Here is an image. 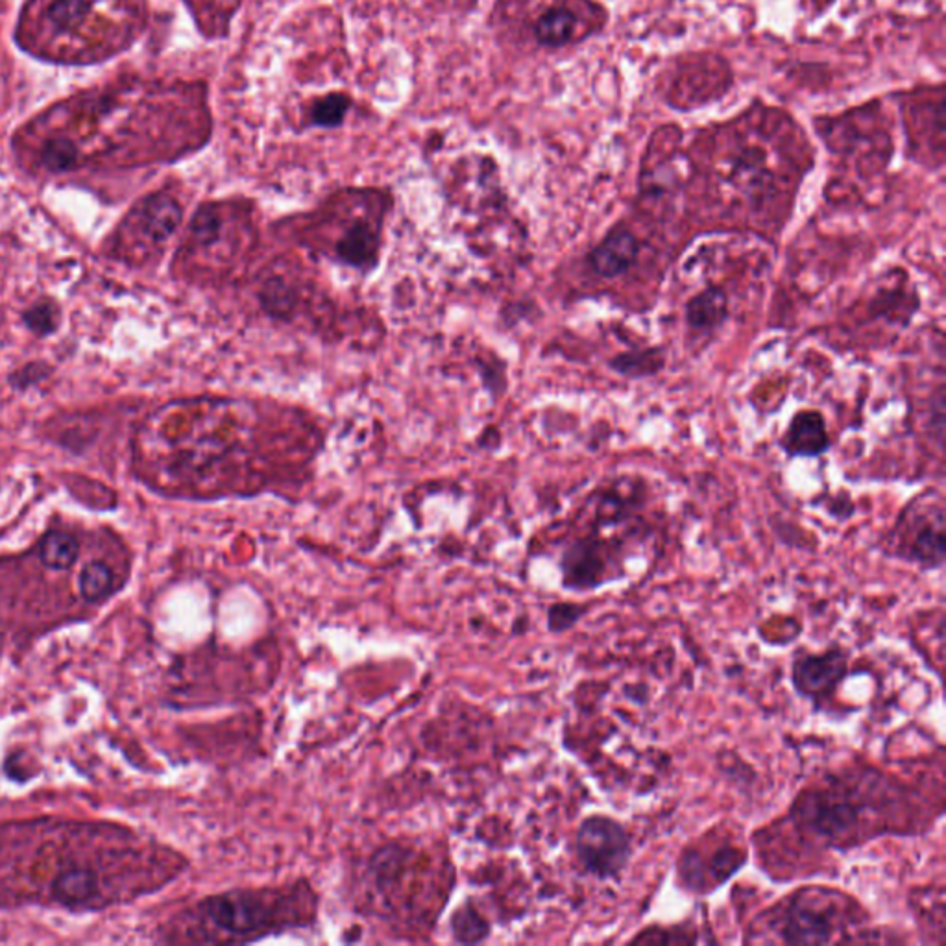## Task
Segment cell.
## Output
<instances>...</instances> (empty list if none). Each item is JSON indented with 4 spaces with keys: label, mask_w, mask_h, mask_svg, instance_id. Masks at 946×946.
Instances as JSON below:
<instances>
[{
    "label": "cell",
    "mask_w": 946,
    "mask_h": 946,
    "mask_svg": "<svg viewBox=\"0 0 946 946\" xmlns=\"http://www.w3.org/2000/svg\"><path fill=\"white\" fill-rule=\"evenodd\" d=\"M664 366H666V353L662 348L631 350V352L618 353L616 357L608 361V368L614 374L629 379L656 376Z\"/></svg>",
    "instance_id": "obj_15"
},
{
    "label": "cell",
    "mask_w": 946,
    "mask_h": 946,
    "mask_svg": "<svg viewBox=\"0 0 946 946\" xmlns=\"http://www.w3.org/2000/svg\"><path fill=\"white\" fill-rule=\"evenodd\" d=\"M730 315V302L721 287H708L686 304V322L698 333H712L721 328Z\"/></svg>",
    "instance_id": "obj_12"
},
{
    "label": "cell",
    "mask_w": 946,
    "mask_h": 946,
    "mask_svg": "<svg viewBox=\"0 0 946 946\" xmlns=\"http://www.w3.org/2000/svg\"><path fill=\"white\" fill-rule=\"evenodd\" d=\"M78 586L80 594L84 595V599L97 603L113 590L116 575H113L110 566H106L104 562H89L80 573Z\"/></svg>",
    "instance_id": "obj_19"
},
{
    "label": "cell",
    "mask_w": 946,
    "mask_h": 946,
    "mask_svg": "<svg viewBox=\"0 0 946 946\" xmlns=\"http://www.w3.org/2000/svg\"><path fill=\"white\" fill-rule=\"evenodd\" d=\"M640 255L636 235L623 226L613 228L607 235L590 250L586 263L595 276L605 279L619 278L629 272Z\"/></svg>",
    "instance_id": "obj_10"
},
{
    "label": "cell",
    "mask_w": 946,
    "mask_h": 946,
    "mask_svg": "<svg viewBox=\"0 0 946 946\" xmlns=\"http://www.w3.org/2000/svg\"><path fill=\"white\" fill-rule=\"evenodd\" d=\"M586 614H589V605L555 603L547 610V629L553 634H562L573 629Z\"/></svg>",
    "instance_id": "obj_21"
},
{
    "label": "cell",
    "mask_w": 946,
    "mask_h": 946,
    "mask_svg": "<svg viewBox=\"0 0 946 946\" xmlns=\"http://www.w3.org/2000/svg\"><path fill=\"white\" fill-rule=\"evenodd\" d=\"M905 531L900 533L897 557L921 570H939L945 565V514L935 509L932 514L919 516L917 522H900Z\"/></svg>",
    "instance_id": "obj_7"
},
{
    "label": "cell",
    "mask_w": 946,
    "mask_h": 946,
    "mask_svg": "<svg viewBox=\"0 0 946 946\" xmlns=\"http://www.w3.org/2000/svg\"><path fill=\"white\" fill-rule=\"evenodd\" d=\"M783 448L791 457H821L830 448L825 416L804 409L795 414L784 433Z\"/></svg>",
    "instance_id": "obj_11"
},
{
    "label": "cell",
    "mask_w": 946,
    "mask_h": 946,
    "mask_svg": "<svg viewBox=\"0 0 946 946\" xmlns=\"http://www.w3.org/2000/svg\"><path fill=\"white\" fill-rule=\"evenodd\" d=\"M383 220L385 211L379 206H364L363 211L350 213L347 220L337 219L339 231L335 235L322 237L320 254L331 257V262L368 274L377 267L383 248Z\"/></svg>",
    "instance_id": "obj_5"
},
{
    "label": "cell",
    "mask_w": 946,
    "mask_h": 946,
    "mask_svg": "<svg viewBox=\"0 0 946 946\" xmlns=\"http://www.w3.org/2000/svg\"><path fill=\"white\" fill-rule=\"evenodd\" d=\"M732 180L745 195L756 196L764 193L773 182L769 169L765 165V154L760 150H745L740 154L732 170Z\"/></svg>",
    "instance_id": "obj_16"
},
{
    "label": "cell",
    "mask_w": 946,
    "mask_h": 946,
    "mask_svg": "<svg viewBox=\"0 0 946 946\" xmlns=\"http://www.w3.org/2000/svg\"><path fill=\"white\" fill-rule=\"evenodd\" d=\"M608 568L607 546L592 536L571 542L560 558L562 584L575 592L603 586L607 583Z\"/></svg>",
    "instance_id": "obj_9"
},
{
    "label": "cell",
    "mask_w": 946,
    "mask_h": 946,
    "mask_svg": "<svg viewBox=\"0 0 946 946\" xmlns=\"http://www.w3.org/2000/svg\"><path fill=\"white\" fill-rule=\"evenodd\" d=\"M26 326L37 335H49L56 328V307L52 304H37L25 313Z\"/></svg>",
    "instance_id": "obj_24"
},
{
    "label": "cell",
    "mask_w": 946,
    "mask_h": 946,
    "mask_svg": "<svg viewBox=\"0 0 946 946\" xmlns=\"http://www.w3.org/2000/svg\"><path fill=\"white\" fill-rule=\"evenodd\" d=\"M747 863V850L735 841L688 845L679 856L677 876L686 892L708 895L727 884Z\"/></svg>",
    "instance_id": "obj_6"
},
{
    "label": "cell",
    "mask_w": 946,
    "mask_h": 946,
    "mask_svg": "<svg viewBox=\"0 0 946 946\" xmlns=\"http://www.w3.org/2000/svg\"><path fill=\"white\" fill-rule=\"evenodd\" d=\"M636 498H629L626 492L610 490L603 494L597 504V520L603 525H613L619 520H626L627 516L631 514L634 509Z\"/></svg>",
    "instance_id": "obj_20"
},
{
    "label": "cell",
    "mask_w": 946,
    "mask_h": 946,
    "mask_svg": "<svg viewBox=\"0 0 946 946\" xmlns=\"http://www.w3.org/2000/svg\"><path fill=\"white\" fill-rule=\"evenodd\" d=\"M889 783L878 773L868 771L863 780L826 778L820 786H810L797 795L789 808V821L795 830L821 844L826 849L847 850L858 841L874 836L868 828L871 817H882L876 795L886 791Z\"/></svg>",
    "instance_id": "obj_2"
},
{
    "label": "cell",
    "mask_w": 946,
    "mask_h": 946,
    "mask_svg": "<svg viewBox=\"0 0 946 946\" xmlns=\"http://www.w3.org/2000/svg\"><path fill=\"white\" fill-rule=\"evenodd\" d=\"M451 934L456 943L477 945L490 937L492 926L472 902H466L451 917Z\"/></svg>",
    "instance_id": "obj_17"
},
{
    "label": "cell",
    "mask_w": 946,
    "mask_h": 946,
    "mask_svg": "<svg viewBox=\"0 0 946 946\" xmlns=\"http://www.w3.org/2000/svg\"><path fill=\"white\" fill-rule=\"evenodd\" d=\"M849 674V655L839 647L820 655H802L793 662L791 682L801 698L820 703L828 698Z\"/></svg>",
    "instance_id": "obj_8"
},
{
    "label": "cell",
    "mask_w": 946,
    "mask_h": 946,
    "mask_svg": "<svg viewBox=\"0 0 946 946\" xmlns=\"http://www.w3.org/2000/svg\"><path fill=\"white\" fill-rule=\"evenodd\" d=\"M182 206L172 196L159 195L146 198L141 207V226L154 243L163 244L177 233L182 225Z\"/></svg>",
    "instance_id": "obj_13"
},
{
    "label": "cell",
    "mask_w": 946,
    "mask_h": 946,
    "mask_svg": "<svg viewBox=\"0 0 946 946\" xmlns=\"http://www.w3.org/2000/svg\"><path fill=\"white\" fill-rule=\"evenodd\" d=\"M862 921L856 900L825 886L797 889L767 911V930L786 945L849 943L847 934Z\"/></svg>",
    "instance_id": "obj_3"
},
{
    "label": "cell",
    "mask_w": 946,
    "mask_h": 946,
    "mask_svg": "<svg viewBox=\"0 0 946 946\" xmlns=\"http://www.w3.org/2000/svg\"><path fill=\"white\" fill-rule=\"evenodd\" d=\"M695 941H698V934L682 932L680 926H668V929H662V932H656V929L643 930L629 943H636V945H692Z\"/></svg>",
    "instance_id": "obj_23"
},
{
    "label": "cell",
    "mask_w": 946,
    "mask_h": 946,
    "mask_svg": "<svg viewBox=\"0 0 946 946\" xmlns=\"http://www.w3.org/2000/svg\"><path fill=\"white\" fill-rule=\"evenodd\" d=\"M348 111V98L342 95H329L320 98L311 111V119L318 126H337L342 122Z\"/></svg>",
    "instance_id": "obj_22"
},
{
    "label": "cell",
    "mask_w": 946,
    "mask_h": 946,
    "mask_svg": "<svg viewBox=\"0 0 946 946\" xmlns=\"http://www.w3.org/2000/svg\"><path fill=\"white\" fill-rule=\"evenodd\" d=\"M78 541L73 534L52 531L39 546V558L49 570H69L78 558Z\"/></svg>",
    "instance_id": "obj_18"
},
{
    "label": "cell",
    "mask_w": 946,
    "mask_h": 946,
    "mask_svg": "<svg viewBox=\"0 0 946 946\" xmlns=\"http://www.w3.org/2000/svg\"><path fill=\"white\" fill-rule=\"evenodd\" d=\"M583 28V21L571 7H551L542 13L534 25V37L547 47H562L573 41Z\"/></svg>",
    "instance_id": "obj_14"
},
{
    "label": "cell",
    "mask_w": 946,
    "mask_h": 946,
    "mask_svg": "<svg viewBox=\"0 0 946 946\" xmlns=\"http://www.w3.org/2000/svg\"><path fill=\"white\" fill-rule=\"evenodd\" d=\"M318 893L307 878L283 886L241 887L202 898L180 917L174 941L202 945H248L291 930L310 929L318 915Z\"/></svg>",
    "instance_id": "obj_1"
},
{
    "label": "cell",
    "mask_w": 946,
    "mask_h": 946,
    "mask_svg": "<svg viewBox=\"0 0 946 946\" xmlns=\"http://www.w3.org/2000/svg\"><path fill=\"white\" fill-rule=\"evenodd\" d=\"M577 863L592 878L613 880L626 871L631 862L634 845L632 834L614 817L594 813L575 832Z\"/></svg>",
    "instance_id": "obj_4"
}]
</instances>
